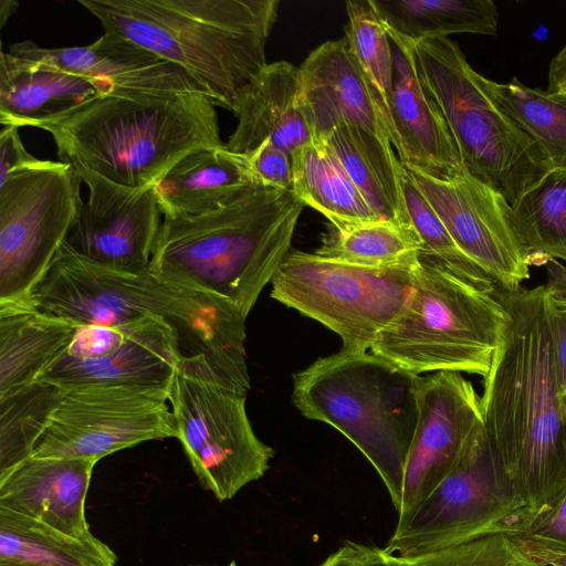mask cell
I'll list each match as a JSON object with an SVG mask.
<instances>
[{"label": "cell", "instance_id": "cell-21", "mask_svg": "<svg viewBox=\"0 0 566 566\" xmlns=\"http://www.w3.org/2000/svg\"><path fill=\"white\" fill-rule=\"evenodd\" d=\"M97 462L30 457L0 478V505L72 537L90 538L85 499Z\"/></svg>", "mask_w": 566, "mask_h": 566}, {"label": "cell", "instance_id": "cell-18", "mask_svg": "<svg viewBox=\"0 0 566 566\" xmlns=\"http://www.w3.org/2000/svg\"><path fill=\"white\" fill-rule=\"evenodd\" d=\"M297 104L314 144H322L335 128L346 126L392 145L345 38L322 43L298 66Z\"/></svg>", "mask_w": 566, "mask_h": 566}, {"label": "cell", "instance_id": "cell-23", "mask_svg": "<svg viewBox=\"0 0 566 566\" xmlns=\"http://www.w3.org/2000/svg\"><path fill=\"white\" fill-rule=\"evenodd\" d=\"M258 186L247 156L224 144L189 153L153 188L164 217H184L223 208Z\"/></svg>", "mask_w": 566, "mask_h": 566}, {"label": "cell", "instance_id": "cell-30", "mask_svg": "<svg viewBox=\"0 0 566 566\" xmlns=\"http://www.w3.org/2000/svg\"><path fill=\"white\" fill-rule=\"evenodd\" d=\"M422 245L412 228L380 220L345 230L332 227L316 254L367 268H413Z\"/></svg>", "mask_w": 566, "mask_h": 566}, {"label": "cell", "instance_id": "cell-7", "mask_svg": "<svg viewBox=\"0 0 566 566\" xmlns=\"http://www.w3.org/2000/svg\"><path fill=\"white\" fill-rule=\"evenodd\" d=\"M507 319L495 292L479 289L420 253L408 304L377 335L370 352L418 376L455 371L484 377Z\"/></svg>", "mask_w": 566, "mask_h": 566}, {"label": "cell", "instance_id": "cell-38", "mask_svg": "<svg viewBox=\"0 0 566 566\" xmlns=\"http://www.w3.org/2000/svg\"><path fill=\"white\" fill-rule=\"evenodd\" d=\"M515 537L566 551V493L551 511L534 520L524 534Z\"/></svg>", "mask_w": 566, "mask_h": 566}, {"label": "cell", "instance_id": "cell-31", "mask_svg": "<svg viewBox=\"0 0 566 566\" xmlns=\"http://www.w3.org/2000/svg\"><path fill=\"white\" fill-rule=\"evenodd\" d=\"M60 397L61 388L43 379L0 396V478L32 455Z\"/></svg>", "mask_w": 566, "mask_h": 566}, {"label": "cell", "instance_id": "cell-6", "mask_svg": "<svg viewBox=\"0 0 566 566\" xmlns=\"http://www.w3.org/2000/svg\"><path fill=\"white\" fill-rule=\"evenodd\" d=\"M419 377L371 352L343 348L293 376L295 407L335 428L364 454L396 512L417 427Z\"/></svg>", "mask_w": 566, "mask_h": 566}, {"label": "cell", "instance_id": "cell-8", "mask_svg": "<svg viewBox=\"0 0 566 566\" xmlns=\"http://www.w3.org/2000/svg\"><path fill=\"white\" fill-rule=\"evenodd\" d=\"M408 42V41H407ZM419 78L440 108L465 172L514 206L553 169L536 143L504 113L457 42H408Z\"/></svg>", "mask_w": 566, "mask_h": 566}, {"label": "cell", "instance_id": "cell-35", "mask_svg": "<svg viewBox=\"0 0 566 566\" xmlns=\"http://www.w3.org/2000/svg\"><path fill=\"white\" fill-rule=\"evenodd\" d=\"M317 145H326L332 150L368 205L381 219L407 227L395 212L371 163L354 143L346 127L335 128L322 144Z\"/></svg>", "mask_w": 566, "mask_h": 566}, {"label": "cell", "instance_id": "cell-26", "mask_svg": "<svg viewBox=\"0 0 566 566\" xmlns=\"http://www.w3.org/2000/svg\"><path fill=\"white\" fill-rule=\"evenodd\" d=\"M116 560L94 535L72 537L0 505V566H116Z\"/></svg>", "mask_w": 566, "mask_h": 566}, {"label": "cell", "instance_id": "cell-4", "mask_svg": "<svg viewBox=\"0 0 566 566\" xmlns=\"http://www.w3.org/2000/svg\"><path fill=\"white\" fill-rule=\"evenodd\" d=\"M104 33L184 70L211 102L232 112L268 65L279 0H78Z\"/></svg>", "mask_w": 566, "mask_h": 566}, {"label": "cell", "instance_id": "cell-44", "mask_svg": "<svg viewBox=\"0 0 566 566\" xmlns=\"http://www.w3.org/2000/svg\"><path fill=\"white\" fill-rule=\"evenodd\" d=\"M19 2L14 0H0V28H3L6 22L18 10Z\"/></svg>", "mask_w": 566, "mask_h": 566}, {"label": "cell", "instance_id": "cell-27", "mask_svg": "<svg viewBox=\"0 0 566 566\" xmlns=\"http://www.w3.org/2000/svg\"><path fill=\"white\" fill-rule=\"evenodd\" d=\"M293 193L337 230L381 219L326 145L310 144L292 155Z\"/></svg>", "mask_w": 566, "mask_h": 566}, {"label": "cell", "instance_id": "cell-45", "mask_svg": "<svg viewBox=\"0 0 566 566\" xmlns=\"http://www.w3.org/2000/svg\"><path fill=\"white\" fill-rule=\"evenodd\" d=\"M198 566H200V565H198ZM230 566H234V565H230Z\"/></svg>", "mask_w": 566, "mask_h": 566}, {"label": "cell", "instance_id": "cell-22", "mask_svg": "<svg viewBox=\"0 0 566 566\" xmlns=\"http://www.w3.org/2000/svg\"><path fill=\"white\" fill-rule=\"evenodd\" d=\"M297 94L298 67L286 61L268 63L235 101L238 125L226 147L248 156L268 140L292 156L312 144Z\"/></svg>", "mask_w": 566, "mask_h": 566}, {"label": "cell", "instance_id": "cell-15", "mask_svg": "<svg viewBox=\"0 0 566 566\" xmlns=\"http://www.w3.org/2000/svg\"><path fill=\"white\" fill-rule=\"evenodd\" d=\"M403 166V165H402ZM457 247L497 286L516 290L531 273L512 222V206L496 190L464 175L439 179L403 166Z\"/></svg>", "mask_w": 566, "mask_h": 566}, {"label": "cell", "instance_id": "cell-29", "mask_svg": "<svg viewBox=\"0 0 566 566\" xmlns=\"http://www.w3.org/2000/svg\"><path fill=\"white\" fill-rule=\"evenodd\" d=\"M492 99L541 148L553 168H566V94H549L513 77L497 83L483 76Z\"/></svg>", "mask_w": 566, "mask_h": 566}, {"label": "cell", "instance_id": "cell-17", "mask_svg": "<svg viewBox=\"0 0 566 566\" xmlns=\"http://www.w3.org/2000/svg\"><path fill=\"white\" fill-rule=\"evenodd\" d=\"M417 396L418 420L398 520L407 517L433 492L451 470L470 433L483 421L481 396L461 373L420 376Z\"/></svg>", "mask_w": 566, "mask_h": 566}, {"label": "cell", "instance_id": "cell-42", "mask_svg": "<svg viewBox=\"0 0 566 566\" xmlns=\"http://www.w3.org/2000/svg\"><path fill=\"white\" fill-rule=\"evenodd\" d=\"M533 560L544 566H566V551L552 548L525 537H511Z\"/></svg>", "mask_w": 566, "mask_h": 566}, {"label": "cell", "instance_id": "cell-32", "mask_svg": "<svg viewBox=\"0 0 566 566\" xmlns=\"http://www.w3.org/2000/svg\"><path fill=\"white\" fill-rule=\"evenodd\" d=\"M512 222L527 258L566 263V168H553L514 206Z\"/></svg>", "mask_w": 566, "mask_h": 566}, {"label": "cell", "instance_id": "cell-28", "mask_svg": "<svg viewBox=\"0 0 566 566\" xmlns=\"http://www.w3.org/2000/svg\"><path fill=\"white\" fill-rule=\"evenodd\" d=\"M387 31L408 42L453 33L496 35L492 0H370Z\"/></svg>", "mask_w": 566, "mask_h": 566}, {"label": "cell", "instance_id": "cell-34", "mask_svg": "<svg viewBox=\"0 0 566 566\" xmlns=\"http://www.w3.org/2000/svg\"><path fill=\"white\" fill-rule=\"evenodd\" d=\"M406 563V566H544L530 558L505 534H494L408 557Z\"/></svg>", "mask_w": 566, "mask_h": 566}, {"label": "cell", "instance_id": "cell-9", "mask_svg": "<svg viewBox=\"0 0 566 566\" xmlns=\"http://www.w3.org/2000/svg\"><path fill=\"white\" fill-rule=\"evenodd\" d=\"M527 527L526 512L482 421L440 484L407 517L397 521L385 547L408 558L494 534L520 536Z\"/></svg>", "mask_w": 566, "mask_h": 566}, {"label": "cell", "instance_id": "cell-3", "mask_svg": "<svg viewBox=\"0 0 566 566\" xmlns=\"http://www.w3.org/2000/svg\"><path fill=\"white\" fill-rule=\"evenodd\" d=\"M214 106L200 92L115 91L28 127L48 132L74 169L143 188L189 153L224 145Z\"/></svg>", "mask_w": 566, "mask_h": 566}, {"label": "cell", "instance_id": "cell-39", "mask_svg": "<svg viewBox=\"0 0 566 566\" xmlns=\"http://www.w3.org/2000/svg\"><path fill=\"white\" fill-rule=\"evenodd\" d=\"M43 163L33 157L23 146L19 128L3 126L0 132V182L21 170L31 169Z\"/></svg>", "mask_w": 566, "mask_h": 566}, {"label": "cell", "instance_id": "cell-41", "mask_svg": "<svg viewBox=\"0 0 566 566\" xmlns=\"http://www.w3.org/2000/svg\"><path fill=\"white\" fill-rule=\"evenodd\" d=\"M546 265L545 290L553 307L566 313V266L563 262L549 259Z\"/></svg>", "mask_w": 566, "mask_h": 566}, {"label": "cell", "instance_id": "cell-11", "mask_svg": "<svg viewBox=\"0 0 566 566\" xmlns=\"http://www.w3.org/2000/svg\"><path fill=\"white\" fill-rule=\"evenodd\" d=\"M245 398L179 369L170 389L176 438L202 488L220 502L261 479L274 457L252 428Z\"/></svg>", "mask_w": 566, "mask_h": 566}, {"label": "cell", "instance_id": "cell-10", "mask_svg": "<svg viewBox=\"0 0 566 566\" xmlns=\"http://www.w3.org/2000/svg\"><path fill=\"white\" fill-rule=\"evenodd\" d=\"M419 266L367 268L292 251L271 282V296L336 333L343 349L363 352L405 310Z\"/></svg>", "mask_w": 566, "mask_h": 566}, {"label": "cell", "instance_id": "cell-13", "mask_svg": "<svg viewBox=\"0 0 566 566\" xmlns=\"http://www.w3.org/2000/svg\"><path fill=\"white\" fill-rule=\"evenodd\" d=\"M169 395L150 387L61 388L59 405L31 457L98 461L140 442L176 438Z\"/></svg>", "mask_w": 566, "mask_h": 566}, {"label": "cell", "instance_id": "cell-25", "mask_svg": "<svg viewBox=\"0 0 566 566\" xmlns=\"http://www.w3.org/2000/svg\"><path fill=\"white\" fill-rule=\"evenodd\" d=\"M77 326L32 297L0 301V396L40 378L72 343Z\"/></svg>", "mask_w": 566, "mask_h": 566}, {"label": "cell", "instance_id": "cell-33", "mask_svg": "<svg viewBox=\"0 0 566 566\" xmlns=\"http://www.w3.org/2000/svg\"><path fill=\"white\" fill-rule=\"evenodd\" d=\"M345 39L352 56L367 81L389 130L394 59L389 34L370 0L346 2ZM390 134V133H389Z\"/></svg>", "mask_w": 566, "mask_h": 566}, {"label": "cell", "instance_id": "cell-20", "mask_svg": "<svg viewBox=\"0 0 566 566\" xmlns=\"http://www.w3.org/2000/svg\"><path fill=\"white\" fill-rule=\"evenodd\" d=\"M8 53L42 61L66 72L108 84L113 92L168 91L206 94L176 64L106 33L86 46L43 48L25 40L12 44Z\"/></svg>", "mask_w": 566, "mask_h": 566}, {"label": "cell", "instance_id": "cell-2", "mask_svg": "<svg viewBox=\"0 0 566 566\" xmlns=\"http://www.w3.org/2000/svg\"><path fill=\"white\" fill-rule=\"evenodd\" d=\"M42 311L76 326L114 327L147 316L174 329L182 360L179 370L207 377L247 396V316L232 302L167 279L149 268L128 272L103 266L65 242L34 289Z\"/></svg>", "mask_w": 566, "mask_h": 566}, {"label": "cell", "instance_id": "cell-14", "mask_svg": "<svg viewBox=\"0 0 566 566\" xmlns=\"http://www.w3.org/2000/svg\"><path fill=\"white\" fill-rule=\"evenodd\" d=\"M182 356L178 338L157 316L114 327L77 326L63 354L40 376L64 387L128 386L170 391Z\"/></svg>", "mask_w": 566, "mask_h": 566}, {"label": "cell", "instance_id": "cell-12", "mask_svg": "<svg viewBox=\"0 0 566 566\" xmlns=\"http://www.w3.org/2000/svg\"><path fill=\"white\" fill-rule=\"evenodd\" d=\"M82 182L53 160L0 182V301L31 297L75 221Z\"/></svg>", "mask_w": 566, "mask_h": 566}, {"label": "cell", "instance_id": "cell-24", "mask_svg": "<svg viewBox=\"0 0 566 566\" xmlns=\"http://www.w3.org/2000/svg\"><path fill=\"white\" fill-rule=\"evenodd\" d=\"M113 87L38 60L0 53V122L28 127Z\"/></svg>", "mask_w": 566, "mask_h": 566}, {"label": "cell", "instance_id": "cell-40", "mask_svg": "<svg viewBox=\"0 0 566 566\" xmlns=\"http://www.w3.org/2000/svg\"><path fill=\"white\" fill-rule=\"evenodd\" d=\"M549 315L553 333L555 365L560 392L566 389V313L556 310L549 303Z\"/></svg>", "mask_w": 566, "mask_h": 566}, {"label": "cell", "instance_id": "cell-43", "mask_svg": "<svg viewBox=\"0 0 566 566\" xmlns=\"http://www.w3.org/2000/svg\"><path fill=\"white\" fill-rule=\"evenodd\" d=\"M546 92L566 94V44L549 63Z\"/></svg>", "mask_w": 566, "mask_h": 566}, {"label": "cell", "instance_id": "cell-36", "mask_svg": "<svg viewBox=\"0 0 566 566\" xmlns=\"http://www.w3.org/2000/svg\"><path fill=\"white\" fill-rule=\"evenodd\" d=\"M247 158L260 185L293 192V165L290 154L266 140Z\"/></svg>", "mask_w": 566, "mask_h": 566}, {"label": "cell", "instance_id": "cell-1", "mask_svg": "<svg viewBox=\"0 0 566 566\" xmlns=\"http://www.w3.org/2000/svg\"><path fill=\"white\" fill-rule=\"evenodd\" d=\"M495 295L509 319L483 377V422L530 526L566 493V409L545 285Z\"/></svg>", "mask_w": 566, "mask_h": 566}, {"label": "cell", "instance_id": "cell-5", "mask_svg": "<svg viewBox=\"0 0 566 566\" xmlns=\"http://www.w3.org/2000/svg\"><path fill=\"white\" fill-rule=\"evenodd\" d=\"M303 202L260 185L218 210L163 217L149 269L232 302L248 317L290 253Z\"/></svg>", "mask_w": 566, "mask_h": 566}, {"label": "cell", "instance_id": "cell-19", "mask_svg": "<svg viewBox=\"0 0 566 566\" xmlns=\"http://www.w3.org/2000/svg\"><path fill=\"white\" fill-rule=\"evenodd\" d=\"M388 34L394 59L388 126L399 160L439 179L468 175L440 108L419 78L409 43Z\"/></svg>", "mask_w": 566, "mask_h": 566}, {"label": "cell", "instance_id": "cell-37", "mask_svg": "<svg viewBox=\"0 0 566 566\" xmlns=\"http://www.w3.org/2000/svg\"><path fill=\"white\" fill-rule=\"evenodd\" d=\"M406 558L389 552L385 546L345 542L318 566H406Z\"/></svg>", "mask_w": 566, "mask_h": 566}, {"label": "cell", "instance_id": "cell-16", "mask_svg": "<svg viewBox=\"0 0 566 566\" xmlns=\"http://www.w3.org/2000/svg\"><path fill=\"white\" fill-rule=\"evenodd\" d=\"M88 188L65 243L81 256L115 270L149 268L163 212L153 186L130 188L75 169Z\"/></svg>", "mask_w": 566, "mask_h": 566}]
</instances>
